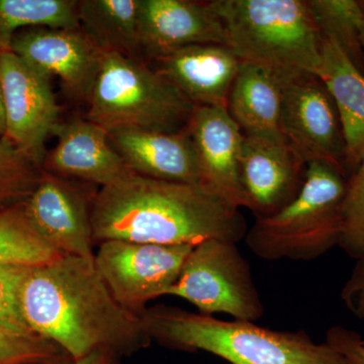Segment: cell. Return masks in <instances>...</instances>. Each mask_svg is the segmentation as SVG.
<instances>
[{
    "label": "cell",
    "mask_w": 364,
    "mask_h": 364,
    "mask_svg": "<svg viewBox=\"0 0 364 364\" xmlns=\"http://www.w3.org/2000/svg\"><path fill=\"white\" fill-rule=\"evenodd\" d=\"M341 218L339 247L352 259H364V160L347 178Z\"/></svg>",
    "instance_id": "26"
},
{
    "label": "cell",
    "mask_w": 364,
    "mask_h": 364,
    "mask_svg": "<svg viewBox=\"0 0 364 364\" xmlns=\"http://www.w3.org/2000/svg\"><path fill=\"white\" fill-rule=\"evenodd\" d=\"M140 317L151 342L173 350L207 352L230 364H348L303 330L277 331L166 305L150 306Z\"/></svg>",
    "instance_id": "3"
},
{
    "label": "cell",
    "mask_w": 364,
    "mask_h": 364,
    "mask_svg": "<svg viewBox=\"0 0 364 364\" xmlns=\"http://www.w3.org/2000/svg\"><path fill=\"white\" fill-rule=\"evenodd\" d=\"M20 305L28 328L73 360L97 349L122 358L151 343L140 316L114 298L95 260L63 255L31 267L21 284Z\"/></svg>",
    "instance_id": "1"
},
{
    "label": "cell",
    "mask_w": 364,
    "mask_h": 364,
    "mask_svg": "<svg viewBox=\"0 0 364 364\" xmlns=\"http://www.w3.org/2000/svg\"><path fill=\"white\" fill-rule=\"evenodd\" d=\"M52 135L57 144L46 154L44 171L100 188L133 173L112 146L109 133L90 119L59 122Z\"/></svg>",
    "instance_id": "15"
},
{
    "label": "cell",
    "mask_w": 364,
    "mask_h": 364,
    "mask_svg": "<svg viewBox=\"0 0 364 364\" xmlns=\"http://www.w3.org/2000/svg\"><path fill=\"white\" fill-rule=\"evenodd\" d=\"M186 130L195 147L203 188L234 207L246 208L241 181L244 133L226 107H195Z\"/></svg>",
    "instance_id": "13"
},
{
    "label": "cell",
    "mask_w": 364,
    "mask_h": 364,
    "mask_svg": "<svg viewBox=\"0 0 364 364\" xmlns=\"http://www.w3.org/2000/svg\"><path fill=\"white\" fill-rule=\"evenodd\" d=\"M30 268L0 265V327L25 336H38L26 325L20 305L21 284Z\"/></svg>",
    "instance_id": "27"
},
{
    "label": "cell",
    "mask_w": 364,
    "mask_h": 364,
    "mask_svg": "<svg viewBox=\"0 0 364 364\" xmlns=\"http://www.w3.org/2000/svg\"><path fill=\"white\" fill-rule=\"evenodd\" d=\"M61 256L37 233L23 202L0 208V265L39 267Z\"/></svg>",
    "instance_id": "23"
},
{
    "label": "cell",
    "mask_w": 364,
    "mask_h": 364,
    "mask_svg": "<svg viewBox=\"0 0 364 364\" xmlns=\"http://www.w3.org/2000/svg\"><path fill=\"white\" fill-rule=\"evenodd\" d=\"M155 70L195 107H226L242 62L227 46L198 44L154 59Z\"/></svg>",
    "instance_id": "16"
},
{
    "label": "cell",
    "mask_w": 364,
    "mask_h": 364,
    "mask_svg": "<svg viewBox=\"0 0 364 364\" xmlns=\"http://www.w3.org/2000/svg\"><path fill=\"white\" fill-rule=\"evenodd\" d=\"M86 119L107 133L179 132L195 105L145 61L104 53Z\"/></svg>",
    "instance_id": "6"
},
{
    "label": "cell",
    "mask_w": 364,
    "mask_h": 364,
    "mask_svg": "<svg viewBox=\"0 0 364 364\" xmlns=\"http://www.w3.org/2000/svg\"><path fill=\"white\" fill-rule=\"evenodd\" d=\"M308 4L322 38L338 46L345 56L364 73L361 44L364 14L358 0H310Z\"/></svg>",
    "instance_id": "24"
},
{
    "label": "cell",
    "mask_w": 364,
    "mask_h": 364,
    "mask_svg": "<svg viewBox=\"0 0 364 364\" xmlns=\"http://www.w3.org/2000/svg\"><path fill=\"white\" fill-rule=\"evenodd\" d=\"M280 132L306 165L325 163L348 178L346 145L338 111L317 76H304L282 87Z\"/></svg>",
    "instance_id": "9"
},
{
    "label": "cell",
    "mask_w": 364,
    "mask_h": 364,
    "mask_svg": "<svg viewBox=\"0 0 364 364\" xmlns=\"http://www.w3.org/2000/svg\"><path fill=\"white\" fill-rule=\"evenodd\" d=\"M114 149L138 176L202 186L188 131H123L109 134Z\"/></svg>",
    "instance_id": "18"
},
{
    "label": "cell",
    "mask_w": 364,
    "mask_h": 364,
    "mask_svg": "<svg viewBox=\"0 0 364 364\" xmlns=\"http://www.w3.org/2000/svg\"><path fill=\"white\" fill-rule=\"evenodd\" d=\"M168 296L186 299L203 315L255 322L264 314L250 264L233 242L212 239L195 246Z\"/></svg>",
    "instance_id": "7"
},
{
    "label": "cell",
    "mask_w": 364,
    "mask_h": 364,
    "mask_svg": "<svg viewBox=\"0 0 364 364\" xmlns=\"http://www.w3.org/2000/svg\"><path fill=\"white\" fill-rule=\"evenodd\" d=\"M361 44H363V50L364 55V21L363 26H361Z\"/></svg>",
    "instance_id": "33"
},
{
    "label": "cell",
    "mask_w": 364,
    "mask_h": 364,
    "mask_svg": "<svg viewBox=\"0 0 364 364\" xmlns=\"http://www.w3.org/2000/svg\"><path fill=\"white\" fill-rule=\"evenodd\" d=\"M144 55L153 60L198 44L225 45L221 23L208 2L141 0Z\"/></svg>",
    "instance_id": "17"
},
{
    "label": "cell",
    "mask_w": 364,
    "mask_h": 364,
    "mask_svg": "<svg viewBox=\"0 0 364 364\" xmlns=\"http://www.w3.org/2000/svg\"><path fill=\"white\" fill-rule=\"evenodd\" d=\"M119 356L107 349H97L85 358L74 360V364H119Z\"/></svg>",
    "instance_id": "30"
},
{
    "label": "cell",
    "mask_w": 364,
    "mask_h": 364,
    "mask_svg": "<svg viewBox=\"0 0 364 364\" xmlns=\"http://www.w3.org/2000/svg\"><path fill=\"white\" fill-rule=\"evenodd\" d=\"M225 46L242 63L258 67L284 87L315 75L323 38L303 0H212Z\"/></svg>",
    "instance_id": "4"
},
{
    "label": "cell",
    "mask_w": 364,
    "mask_h": 364,
    "mask_svg": "<svg viewBox=\"0 0 364 364\" xmlns=\"http://www.w3.org/2000/svg\"><path fill=\"white\" fill-rule=\"evenodd\" d=\"M316 76L324 83L338 111L349 177L364 160V73L345 56L338 46L323 38L321 63Z\"/></svg>",
    "instance_id": "19"
},
{
    "label": "cell",
    "mask_w": 364,
    "mask_h": 364,
    "mask_svg": "<svg viewBox=\"0 0 364 364\" xmlns=\"http://www.w3.org/2000/svg\"><path fill=\"white\" fill-rule=\"evenodd\" d=\"M363 346H364V337H363Z\"/></svg>",
    "instance_id": "35"
},
{
    "label": "cell",
    "mask_w": 364,
    "mask_h": 364,
    "mask_svg": "<svg viewBox=\"0 0 364 364\" xmlns=\"http://www.w3.org/2000/svg\"><path fill=\"white\" fill-rule=\"evenodd\" d=\"M326 343L339 352L348 364H364L363 336L343 326H333L326 334Z\"/></svg>",
    "instance_id": "29"
},
{
    "label": "cell",
    "mask_w": 364,
    "mask_h": 364,
    "mask_svg": "<svg viewBox=\"0 0 364 364\" xmlns=\"http://www.w3.org/2000/svg\"><path fill=\"white\" fill-rule=\"evenodd\" d=\"M306 169L286 141L244 135L241 181L246 208L256 219L279 212L299 195Z\"/></svg>",
    "instance_id": "14"
},
{
    "label": "cell",
    "mask_w": 364,
    "mask_h": 364,
    "mask_svg": "<svg viewBox=\"0 0 364 364\" xmlns=\"http://www.w3.org/2000/svg\"><path fill=\"white\" fill-rule=\"evenodd\" d=\"M359 6H360L361 11L364 14V0H358Z\"/></svg>",
    "instance_id": "34"
},
{
    "label": "cell",
    "mask_w": 364,
    "mask_h": 364,
    "mask_svg": "<svg viewBox=\"0 0 364 364\" xmlns=\"http://www.w3.org/2000/svg\"><path fill=\"white\" fill-rule=\"evenodd\" d=\"M58 345L40 336H25L0 327V364H31L64 355Z\"/></svg>",
    "instance_id": "28"
},
{
    "label": "cell",
    "mask_w": 364,
    "mask_h": 364,
    "mask_svg": "<svg viewBox=\"0 0 364 364\" xmlns=\"http://www.w3.org/2000/svg\"><path fill=\"white\" fill-rule=\"evenodd\" d=\"M95 265L114 298L141 316L153 299L168 296L195 246L123 240L98 244Z\"/></svg>",
    "instance_id": "8"
},
{
    "label": "cell",
    "mask_w": 364,
    "mask_h": 364,
    "mask_svg": "<svg viewBox=\"0 0 364 364\" xmlns=\"http://www.w3.org/2000/svg\"><path fill=\"white\" fill-rule=\"evenodd\" d=\"M0 79L6 114L4 139L42 168L45 143L59 124L60 107L51 78L14 52L0 51Z\"/></svg>",
    "instance_id": "10"
},
{
    "label": "cell",
    "mask_w": 364,
    "mask_h": 364,
    "mask_svg": "<svg viewBox=\"0 0 364 364\" xmlns=\"http://www.w3.org/2000/svg\"><path fill=\"white\" fill-rule=\"evenodd\" d=\"M31 364H74V360L70 358V356L67 355V354H64V355L59 356V358Z\"/></svg>",
    "instance_id": "32"
},
{
    "label": "cell",
    "mask_w": 364,
    "mask_h": 364,
    "mask_svg": "<svg viewBox=\"0 0 364 364\" xmlns=\"http://www.w3.org/2000/svg\"><path fill=\"white\" fill-rule=\"evenodd\" d=\"M73 181L43 170L39 184L23 202L26 217L61 255L95 260L91 210L98 189Z\"/></svg>",
    "instance_id": "11"
},
{
    "label": "cell",
    "mask_w": 364,
    "mask_h": 364,
    "mask_svg": "<svg viewBox=\"0 0 364 364\" xmlns=\"http://www.w3.org/2000/svg\"><path fill=\"white\" fill-rule=\"evenodd\" d=\"M11 51L47 77H57L67 95L88 102L104 52L82 28H26L14 36Z\"/></svg>",
    "instance_id": "12"
},
{
    "label": "cell",
    "mask_w": 364,
    "mask_h": 364,
    "mask_svg": "<svg viewBox=\"0 0 364 364\" xmlns=\"http://www.w3.org/2000/svg\"><path fill=\"white\" fill-rule=\"evenodd\" d=\"M79 23L104 53L144 61L141 0H80Z\"/></svg>",
    "instance_id": "21"
},
{
    "label": "cell",
    "mask_w": 364,
    "mask_h": 364,
    "mask_svg": "<svg viewBox=\"0 0 364 364\" xmlns=\"http://www.w3.org/2000/svg\"><path fill=\"white\" fill-rule=\"evenodd\" d=\"M77 28V0H0V51L26 28Z\"/></svg>",
    "instance_id": "22"
},
{
    "label": "cell",
    "mask_w": 364,
    "mask_h": 364,
    "mask_svg": "<svg viewBox=\"0 0 364 364\" xmlns=\"http://www.w3.org/2000/svg\"><path fill=\"white\" fill-rule=\"evenodd\" d=\"M43 169L16 149L6 139H0V208L25 202L37 188Z\"/></svg>",
    "instance_id": "25"
},
{
    "label": "cell",
    "mask_w": 364,
    "mask_h": 364,
    "mask_svg": "<svg viewBox=\"0 0 364 364\" xmlns=\"http://www.w3.org/2000/svg\"><path fill=\"white\" fill-rule=\"evenodd\" d=\"M347 177L321 162L306 165L299 195L286 207L257 218L246 233L249 249L261 259H317L339 246Z\"/></svg>",
    "instance_id": "5"
},
{
    "label": "cell",
    "mask_w": 364,
    "mask_h": 364,
    "mask_svg": "<svg viewBox=\"0 0 364 364\" xmlns=\"http://www.w3.org/2000/svg\"><path fill=\"white\" fill-rule=\"evenodd\" d=\"M93 240L196 246L218 240L238 244L247 225L240 208L203 186L131 173L98 188L91 210Z\"/></svg>",
    "instance_id": "2"
},
{
    "label": "cell",
    "mask_w": 364,
    "mask_h": 364,
    "mask_svg": "<svg viewBox=\"0 0 364 364\" xmlns=\"http://www.w3.org/2000/svg\"><path fill=\"white\" fill-rule=\"evenodd\" d=\"M6 134V114H4V95H2L1 79H0V139Z\"/></svg>",
    "instance_id": "31"
},
{
    "label": "cell",
    "mask_w": 364,
    "mask_h": 364,
    "mask_svg": "<svg viewBox=\"0 0 364 364\" xmlns=\"http://www.w3.org/2000/svg\"><path fill=\"white\" fill-rule=\"evenodd\" d=\"M282 86L267 72L242 63L227 109L244 135L284 140L280 132Z\"/></svg>",
    "instance_id": "20"
}]
</instances>
